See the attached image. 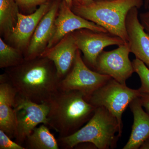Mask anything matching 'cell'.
I'll list each match as a JSON object with an SVG mask.
<instances>
[{
	"mask_svg": "<svg viewBox=\"0 0 149 149\" xmlns=\"http://www.w3.org/2000/svg\"><path fill=\"white\" fill-rule=\"evenodd\" d=\"M140 97L134 99L129 104L134 121L130 138L123 149H139L149 138V114L143 109Z\"/></svg>",
	"mask_w": 149,
	"mask_h": 149,
	"instance_id": "cell-16",
	"label": "cell"
},
{
	"mask_svg": "<svg viewBox=\"0 0 149 149\" xmlns=\"http://www.w3.org/2000/svg\"><path fill=\"white\" fill-rule=\"evenodd\" d=\"M122 130L107 109L97 107L86 125L70 136L59 138L58 141L63 149H72L83 143H91L99 149H113L117 146Z\"/></svg>",
	"mask_w": 149,
	"mask_h": 149,
	"instance_id": "cell-4",
	"label": "cell"
},
{
	"mask_svg": "<svg viewBox=\"0 0 149 149\" xmlns=\"http://www.w3.org/2000/svg\"><path fill=\"white\" fill-rule=\"evenodd\" d=\"M67 4L70 7V8L72 7V5H73V2L74 1L78 2H80V0H65Z\"/></svg>",
	"mask_w": 149,
	"mask_h": 149,
	"instance_id": "cell-26",
	"label": "cell"
},
{
	"mask_svg": "<svg viewBox=\"0 0 149 149\" xmlns=\"http://www.w3.org/2000/svg\"><path fill=\"white\" fill-rule=\"evenodd\" d=\"M17 93L5 74L0 76V130L15 139L16 118L15 107Z\"/></svg>",
	"mask_w": 149,
	"mask_h": 149,
	"instance_id": "cell-14",
	"label": "cell"
},
{
	"mask_svg": "<svg viewBox=\"0 0 149 149\" xmlns=\"http://www.w3.org/2000/svg\"><path fill=\"white\" fill-rule=\"evenodd\" d=\"M130 53L128 43L118 46L113 50L103 51L98 57L94 69L125 85L126 80L134 72L132 62L129 58Z\"/></svg>",
	"mask_w": 149,
	"mask_h": 149,
	"instance_id": "cell-8",
	"label": "cell"
},
{
	"mask_svg": "<svg viewBox=\"0 0 149 149\" xmlns=\"http://www.w3.org/2000/svg\"><path fill=\"white\" fill-rule=\"evenodd\" d=\"M144 4V0H94L87 4L74 1L71 9L77 15L101 26L127 44L126 17L131 9L141 8Z\"/></svg>",
	"mask_w": 149,
	"mask_h": 149,
	"instance_id": "cell-3",
	"label": "cell"
},
{
	"mask_svg": "<svg viewBox=\"0 0 149 149\" xmlns=\"http://www.w3.org/2000/svg\"><path fill=\"white\" fill-rule=\"evenodd\" d=\"M82 29H91L96 32H108L101 26L74 13L63 0L60 5L58 14L55 20L53 34L47 48L53 47L67 34Z\"/></svg>",
	"mask_w": 149,
	"mask_h": 149,
	"instance_id": "cell-10",
	"label": "cell"
},
{
	"mask_svg": "<svg viewBox=\"0 0 149 149\" xmlns=\"http://www.w3.org/2000/svg\"><path fill=\"white\" fill-rule=\"evenodd\" d=\"M0 149H25L24 147L13 141L3 130H0Z\"/></svg>",
	"mask_w": 149,
	"mask_h": 149,
	"instance_id": "cell-21",
	"label": "cell"
},
{
	"mask_svg": "<svg viewBox=\"0 0 149 149\" xmlns=\"http://www.w3.org/2000/svg\"><path fill=\"white\" fill-rule=\"evenodd\" d=\"M78 49L72 32L63 37L53 47L47 48L40 56L53 63L58 76L63 79L72 69Z\"/></svg>",
	"mask_w": 149,
	"mask_h": 149,
	"instance_id": "cell-11",
	"label": "cell"
},
{
	"mask_svg": "<svg viewBox=\"0 0 149 149\" xmlns=\"http://www.w3.org/2000/svg\"><path fill=\"white\" fill-rule=\"evenodd\" d=\"M18 6L22 9L30 10L37 6H41L45 3L49 2L51 0H15Z\"/></svg>",
	"mask_w": 149,
	"mask_h": 149,
	"instance_id": "cell-22",
	"label": "cell"
},
{
	"mask_svg": "<svg viewBox=\"0 0 149 149\" xmlns=\"http://www.w3.org/2000/svg\"><path fill=\"white\" fill-rule=\"evenodd\" d=\"M18 6L15 0H0V30L9 36L16 25Z\"/></svg>",
	"mask_w": 149,
	"mask_h": 149,
	"instance_id": "cell-18",
	"label": "cell"
},
{
	"mask_svg": "<svg viewBox=\"0 0 149 149\" xmlns=\"http://www.w3.org/2000/svg\"><path fill=\"white\" fill-rule=\"evenodd\" d=\"M25 60L21 51L6 44L0 38V68H8L17 66Z\"/></svg>",
	"mask_w": 149,
	"mask_h": 149,
	"instance_id": "cell-19",
	"label": "cell"
},
{
	"mask_svg": "<svg viewBox=\"0 0 149 149\" xmlns=\"http://www.w3.org/2000/svg\"><path fill=\"white\" fill-rule=\"evenodd\" d=\"M94 0H80V3L82 4H87L91 3Z\"/></svg>",
	"mask_w": 149,
	"mask_h": 149,
	"instance_id": "cell-27",
	"label": "cell"
},
{
	"mask_svg": "<svg viewBox=\"0 0 149 149\" xmlns=\"http://www.w3.org/2000/svg\"><path fill=\"white\" fill-rule=\"evenodd\" d=\"M15 110L16 118L15 141L21 146H23L27 137L37 125L44 124L48 126V103H37L17 94Z\"/></svg>",
	"mask_w": 149,
	"mask_h": 149,
	"instance_id": "cell-6",
	"label": "cell"
},
{
	"mask_svg": "<svg viewBox=\"0 0 149 149\" xmlns=\"http://www.w3.org/2000/svg\"><path fill=\"white\" fill-rule=\"evenodd\" d=\"M48 103V126L58 133L59 138L70 136L79 130L97 108L77 91L59 90Z\"/></svg>",
	"mask_w": 149,
	"mask_h": 149,
	"instance_id": "cell-2",
	"label": "cell"
},
{
	"mask_svg": "<svg viewBox=\"0 0 149 149\" xmlns=\"http://www.w3.org/2000/svg\"><path fill=\"white\" fill-rule=\"evenodd\" d=\"M138 90L128 88L111 78L87 99L91 104L105 108L117 120L122 129V115L130 102L140 97Z\"/></svg>",
	"mask_w": 149,
	"mask_h": 149,
	"instance_id": "cell-5",
	"label": "cell"
},
{
	"mask_svg": "<svg viewBox=\"0 0 149 149\" xmlns=\"http://www.w3.org/2000/svg\"><path fill=\"white\" fill-rule=\"evenodd\" d=\"M134 72L139 75L141 80V87L139 92L149 95V68L144 63L136 58L132 62Z\"/></svg>",
	"mask_w": 149,
	"mask_h": 149,
	"instance_id": "cell-20",
	"label": "cell"
},
{
	"mask_svg": "<svg viewBox=\"0 0 149 149\" xmlns=\"http://www.w3.org/2000/svg\"><path fill=\"white\" fill-rule=\"evenodd\" d=\"M144 6L145 8L147 9L149 4V0H144Z\"/></svg>",
	"mask_w": 149,
	"mask_h": 149,
	"instance_id": "cell-28",
	"label": "cell"
},
{
	"mask_svg": "<svg viewBox=\"0 0 149 149\" xmlns=\"http://www.w3.org/2000/svg\"><path fill=\"white\" fill-rule=\"evenodd\" d=\"M59 6L58 3H54L40 20L24 54L25 60H31L39 57L46 49L53 34L55 20Z\"/></svg>",
	"mask_w": 149,
	"mask_h": 149,
	"instance_id": "cell-13",
	"label": "cell"
},
{
	"mask_svg": "<svg viewBox=\"0 0 149 149\" xmlns=\"http://www.w3.org/2000/svg\"><path fill=\"white\" fill-rule=\"evenodd\" d=\"M79 50L82 51L85 61L95 69L97 59L105 48L125 44L120 37L109 32H96L82 29L72 32Z\"/></svg>",
	"mask_w": 149,
	"mask_h": 149,
	"instance_id": "cell-9",
	"label": "cell"
},
{
	"mask_svg": "<svg viewBox=\"0 0 149 149\" xmlns=\"http://www.w3.org/2000/svg\"><path fill=\"white\" fill-rule=\"evenodd\" d=\"M141 104L149 114V95L141 93L140 97Z\"/></svg>",
	"mask_w": 149,
	"mask_h": 149,
	"instance_id": "cell-24",
	"label": "cell"
},
{
	"mask_svg": "<svg viewBox=\"0 0 149 149\" xmlns=\"http://www.w3.org/2000/svg\"><path fill=\"white\" fill-rule=\"evenodd\" d=\"M139 8L134 7L127 15L125 21L130 52L149 68V35L139 17Z\"/></svg>",
	"mask_w": 149,
	"mask_h": 149,
	"instance_id": "cell-12",
	"label": "cell"
},
{
	"mask_svg": "<svg viewBox=\"0 0 149 149\" xmlns=\"http://www.w3.org/2000/svg\"><path fill=\"white\" fill-rule=\"evenodd\" d=\"M51 6L49 3L47 2L41 5L31 14L18 13L16 25L9 36L17 48L21 50L28 47L37 25Z\"/></svg>",
	"mask_w": 149,
	"mask_h": 149,
	"instance_id": "cell-15",
	"label": "cell"
},
{
	"mask_svg": "<svg viewBox=\"0 0 149 149\" xmlns=\"http://www.w3.org/2000/svg\"><path fill=\"white\" fill-rule=\"evenodd\" d=\"M139 16L141 24L149 35V11L140 14Z\"/></svg>",
	"mask_w": 149,
	"mask_h": 149,
	"instance_id": "cell-23",
	"label": "cell"
},
{
	"mask_svg": "<svg viewBox=\"0 0 149 149\" xmlns=\"http://www.w3.org/2000/svg\"><path fill=\"white\" fill-rule=\"evenodd\" d=\"M5 74L18 95L37 103H49L59 90L61 80L55 66L46 58L25 60Z\"/></svg>",
	"mask_w": 149,
	"mask_h": 149,
	"instance_id": "cell-1",
	"label": "cell"
},
{
	"mask_svg": "<svg viewBox=\"0 0 149 149\" xmlns=\"http://www.w3.org/2000/svg\"><path fill=\"white\" fill-rule=\"evenodd\" d=\"M139 149H149V138L144 141Z\"/></svg>",
	"mask_w": 149,
	"mask_h": 149,
	"instance_id": "cell-25",
	"label": "cell"
},
{
	"mask_svg": "<svg viewBox=\"0 0 149 149\" xmlns=\"http://www.w3.org/2000/svg\"><path fill=\"white\" fill-rule=\"evenodd\" d=\"M112 77L89 69L78 50L72 69L60 82L59 90L77 91L84 94L86 99Z\"/></svg>",
	"mask_w": 149,
	"mask_h": 149,
	"instance_id": "cell-7",
	"label": "cell"
},
{
	"mask_svg": "<svg viewBox=\"0 0 149 149\" xmlns=\"http://www.w3.org/2000/svg\"><path fill=\"white\" fill-rule=\"evenodd\" d=\"M147 9H148V11H149V4L148 6V8H147Z\"/></svg>",
	"mask_w": 149,
	"mask_h": 149,
	"instance_id": "cell-29",
	"label": "cell"
},
{
	"mask_svg": "<svg viewBox=\"0 0 149 149\" xmlns=\"http://www.w3.org/2000/svg\"><path fill=\"white\" fill-rule=\"evenodd\" d=\"M25 149H58V141L51 133L47 125L36 127L24 142Z\"/></svg>",
	"mask_w": 149,
	"mask_h": 149,
	"instance_id": "cell-17",
	"label": "cell"
}]
</instances>
